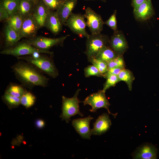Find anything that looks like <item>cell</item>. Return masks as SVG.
Masks as SVG:
<instances>
[{
  "mask_svg": "<svg viewBox=\"0 0 159 159\" xmlns=\"http://www.w3.org/2000/svg\"><path fill=\"white\" fill-rule=\"evenodd\" d=\"M134 158L155 159L157 158V150L153 145L147 144L139 148L134 154Z\"/></svg>",
  "mask_w": 159,
  "mask_h": 159,
  "instance_id": "obj_18",
  "label": "cell"
},
{
  "mask_svg": "<svg viewBox=\"0 0 159 159\" xmlns=\"http://www.w3.org/2000/svg\"><path fill=\"white\" fill-rule=\"evenodd\" d=\"M40 28L32 14L25 18L23 20L20 32L21 39H27L36 37L38 30Z\"/></svg>",
  "mask_w": 159,
  "mask_h": 159,
  "instance_id": "obj_10",
  "label": "cell"
},
{
  "mask_svg": "<svg viewBox=\"0 0 159 159\" xmlns=\"http://www.w3.org/2000/svg\"><path fill=\"white\" fill-rule=\"evenodd\" d=\"M107 64L109 69L115 67L125 68V62L122 56H118Z\"/></svg>",
  "mask_w": 159,
  "mask_h": 159,
  "instance_id": "obj_31",
  "label": "cell"
},
{
  "mask_svg": "<svg viewBox=\"0 0 159 159\" xmlns=\"http://www.w3.org/2000/svg\"><path fill=\"white\" fill-rule=\"evenodd\" d=\"M50 10L42 0H38L35 4L32 14L40 28L44 27Z\"/></svg>",
  "mask_w": 159,
  "mask_h": 159,
  "instance_id": "obj_16",
  "label": "cell"
},
{
  "mask_svg": "<svg viewBox=\"0 0 159 159\" xmlns=\"http://www.w3.org/2000/svg\"><path fill=\"white\" fill-rule=\"evenodd\" d=\"M36 100L34 95L27 91L20 98V104L28 108L34 105Z\"/></svg>",
  "mask_w": 159,
  "mask_h": 159,
  "instance_id": "obj_27",
  "label": "cell"
},
{
  "mask_svg": "<svg viewBox=\"0 0 159 159\" xmlns=\"http://www.w3.org/2000/svg\"><path fill=\"white\" fill-rule=\"evenodd\" d=\"M82 102L84 105H89L92 107V109L90 110L91 112H95L97 109L104 108L107 110L109 114L112 115L114 117H115L117 115V114H112L110 111L109 107L110 104L106 97L105 93L102 90H99L97 92L90 95Z\"/></svg>",
  "mask_w": 159,
  "mask_h": 159,
  "instance_id": "obj_7",
  "label": "cell"
},
{
  "mask_svg": "<svg viewBox=\"0 0 159 159\" xmlns=\"http://www.w3.org/2000/svg\"><path fill=\"white\" fill-rule=\"evenodd\" d=\"M80 90V89H78L74 96L71 98L62 96V112L60 117L62 120H65L67 123L71 120V117L77 114L81 117L83 116L80 111L79 104L81 101L78 98Z\"/></svg>",
  "mask_w": 159,
  "mask_h": 159,
  "instance_id": "obj_3",
  "label": "cell"
},
{
  "mask_svg": "<svg viewBox=\"0 0 159 159\" xmlns=\"http://www.w3.org/2000/svg\"><path fill=\"white\" fill-rule=\"evenodd\" d=\"M27 91L26 88L21 84L10 82L6 88L5 92L20 98Z\"/></svg>",
  "mask_w": 159,
  "mask_h": 159,
  "instance_id": "obj_22",
  "label": "cell"
},
{
  "mask_svg": "<svg viewBox=\"0 0 159 159\" xmlns=\"http://www.w3.org/2000/svg\"><path fill=\"white\" fill-rule=\"evenodd\" d=\"M134 16L138 21L146 20L154 14L151 0H146L136 8L133 9Z\"/></svg>",
  "mask_w": 159,
  "mask_h": 159,
  "instance_id": "obj_13",
  "label": "cell"
},
{
  "mask_svg": "<svg viewBox=\"0 0 159 159\" xmlns=\"http://www.w3.org/2000/svg\"><path fill=\"white\" fill-rule=\"evenodd\" d=\"M86 0V1H94V0H100V1H101L102 2H105L106 1V0Z\"/></svg>",
  "mask_w": 159,
  "mask_h": 159,
  "instance_id": "obj_39",
  "label": "cell"
},
{
  "mask_svg": "<svg viewBox=\"0 0 159 159\" xmlns=\"http://www.w3.org/2000/svg\"><path fill=\"white\" fill-rule=\"evenodd\" d=\"M62 26L56 11H50L46 19L44 27H46L54 35H56L62 31Z\"/></svg>",
  "mask_w": 159,
  "mask_h": 159,
  "instance_id": "obj_17",
  "label": "cell"
},
{
  "mask_svg": "<svg viewBox=\"0 0 159 159\" xmlns=\"http://www.w3.org/2000/svg\"><path fill=\"white\" fill-rule=\"evenodd\" d=\"M1 99L10 109L17 107L20 104V98L13 96L6 92L2 96Z\"/></svg>",
  "mask_w": 159,
  "mask_h": 159,
  "instance_id": "obj_26",
  "label": "cell"
},
{
  "mask_svg": "<svg viewBox=\"0 0 159 159\" xmlns=\"http://www.w3.org/2000/svg\"><path fill=\"white\" fill-rule=\"evenodd\" d=\"M88 61L97 68L103 76L108 70L107 63L104 61L94 57L89 59Z\"/></svg>",
  "mask_w": 159,
  "mask_h": 159,
  "instance_id": "obj_28",
  "label": "cell"
},
{
  "mask_svg": "<svg viewBox=\"0 0 159 159\" xmlns=\"http://www.w3.org/2000/svg\"><path fill=\"white\" fill-rule=\"evenodd\" d=\"M77 3V0H67L62 3L56 11L58 17L62 26L72 13Z\"/></svg>",
  "mask_w": 159,
  "mask_h": 159,
  "instance_id": "obj_15",
  "label": "cell"
},
{
  "mask_svg": "<svg viewBox=\"0 0 159 159\" xmlns=\"http://www.w3.org/2000/svg\"><path fill=\"white\" fill-rule=\"evenodd\" d=\"M146 0H132V4L133 9L136 8Z\"/></svg>",
  "mask_w": 159,
  "mask_h": 159,
  "instance_id": "obj_36",
  "label": "cell"
},
{
  "mask_svg": "<svg viewBox=\"0 0 159 159\" xmlns=\"http://www.w3.org/2000/svg\"><path fill=\"white\" fill-rule=\"evenodd\" d=\"M86 39V50L84 53L88 60L94 57L101 48L107 45L109 40L107 35L101 33L91 34Z\"/></svg>",
  "mask_w": 159,
  "mask_h": 159,
  "instance_id": "obj_4",
  "label": "cell"
},
{
  "mask_svg": "<svg viewBox=\"0 0 159 159\" xmlns=\"http://www.w3.org/2000/svg\"><path fill=\"white\" fill-rule=\"evenodd\" d=\"M24 19L20 14L17 12L9 16L6 21L9 26L19 34Z\"/></svg>",
  "mask_w": 159,
  "mask_h": 159,
  "instance_id": "obj_23",
  "label": "cell"
},
{
  "mask_svg": "<svg viewBox=\"0 0 159 159\" xmlns=\"http://www.w3.org/2000/svg\"><path fill=\"white\" fill-rule=\"evenodd\" d=\"M84 14L72 13L67 20L64 25L74 33L87 38L90 34L86 30L87 26Z\"/></svg>",
  "mask_w": 159,
  "mask_h": 159,
  "instance_id": "obj_8",
  "label": "cell"
},
{
  "mask_svg": "<svg viewBox=\"0 0 159 159\" xmlns=\"http://www.w3.org/2000/svg\"><path fill=\"white\" fill-rule=\"evenodd\" d=\"M32 2L34 3L35 4H36L38 1V0H30Z\"/></svg>",
  "mask_w": 159,
  "mask_h": 159,
  "instance_id": "obj_38",
  "label": "cell"
},
{
  "mask_svg": "<svg viewBox=\"0 0 159 159\" xmlns=\"http://www.w3.org/2000/svg\"><path fill=\"white\" fill-rule=\"evenodd\" d=\"M9 17L6 10L1 5H0V21H6Z\"/></svg>",
  "mask_w": 159,
  "mask_h": 159,
  "instance_id": "obj_35",
  "label": "cell"
},
{
  "mask_svg": "<svg viewBox=\"0 0 159 159\" xmlns=\"http://www.w3.org/2000/svg\"><path fill=\"white\" fill-rule=\"evenodd\" d=\"M47 54L36 52L31 55L16 57L28 62L35 66L42 73L55 78L59 75L58 69L53 58Z\"/></svg>",
  "mask_w": 159,
  "mask_h": 159,
  "instance_id": "obj_2",
  "label": "cell"
},
{
  "mask_svg": "<svg viewBox=\"0 0 159 159\" xmlns=\"http://www.w3.org/2000/svg\"><path fill=\"white\" fill-rule=\"evenodd\" d=\"M111 122L108 114L104 113L100 116L93 124L91 129L92 134L101 135L109 130L111 125Z\"/></svg>",
  "mask_w": 159,
  "mask_h": 159,
  "instance_id": "obj_14",
  "label": "cell"
},
{
  "mask_svg": "<svg viewBox=\"0 0 159 159\" xmlns=\"http://www.w3.org/2000/svg\"><path fill=\"white\" fill-rule=\"evenodd\" d=\"M84 15L87 19V26L89 28L91 34L100 33L104 24L101 15L89 7L85 9Z\"/></svg>",
  "mask_w": 159,
  "mask_h": 159,
  "instance_id": "obj_9",
  "label": "cell"
},
{
  "mask_svg": "<svg viewBox=\"0 0 159 159\" xmlns=\"http://www.w3.org/2000/svg\"><path fill=\"white\" fill-rule=\"evenodd\" d=\"M16 79L26 88L32 90L36 86L46 87L49 78L32 64L21 60L11 67Z\"/></svg>",
  "mask_w": 159,
  "mask_h": 159,
  "instance_id": "obj_1",
  "label": "cell"
},
{
  "mask_svg": "<svg viewBox=\"0 0 159 159\" xmlns=\"http://www.w3.org/2000/svg\"><path fill=\"white\" fill-rule=\"evenodd\" d=\"M36 52L52 55L53 52L41 50L30 45L25 41L18 42L14 46L8 48L3 49L0 53L1 54L11 55L16 58L23 56L30 55Z\"/></svg>",
  "mask_w": 159,
  "mask_h": 159,
  "instance_id": "obj_5",
  "label": "cell"
},
{
  "mask_svg": "<svg viewBox=\"0 0 159 159\" xmlns=\"http://www.w3.org/2000/svg\"><path fill=\"white\" fill-rule=\"evenodd\" d=\"M84 75L86 77L91 76L103 77V75L99 69L94 65H90L86 67L84 69Z\"/></svg>",
  "mask_w": 159,
  "mask_h": 159,
  "instance_id": "obj_30",
  "label": "cell"
},
{
  "mask_svg": "<svg viewBox=\"0 0 159 159\" xmlns=\"http://www.w3.org/2000/svg\"><path fill=\"white\" fill-rule=\"evenodd\" d=\"M116 13L117 11L115 10L109 19L106 21H104V24L109 26L114 32L118 30L116 17Z\"/></svg>",
  "mask_w": 159,
  "mask_h": 159,
  "instance_id": "obj_32",
  "label": "cell"
},
{
  "mask_svg": "<svg viewBox=\"0 0 159 159\" xmlns=\"http://www.w3.org/2000/svg\"><path fill=\"white\" fill-rule=\"evenodd\" d=\"M20 0H2L0 5L8 12L9 16L18 12Z\"/></svg>",
  "mask_w": 159,
  "mask_h": 159,
  "instance_id": "obj_25",
  "label": "cell"
},
{
  "mask_svg": "<svg viewBox=\"0 0 159 159\" xmlns=\"http://www.w3.org/2000/svg\"><path fill=\"white\" fill-rule=\"evenodd\" d=\"M36 125L38 127L41 128L43 127L44 125V123L43 120H39L37 121Z\"/></svg>",
  "mask_w": 159,
  "mask_h": 159,
  "instance_id": "obj_37",
  "label": "cell"
},
{
  "mask_svg": "<svg viewBox=\"0 0 159 159\" xmlns=\"http://www.w3.org/2000/svg\"><path fill=\"white\" fill-rule=\"evenodd\" d=\"M62 3H63L67 0H59Z\"/></svg>",
  "mask_w": 159,
  "mask_h": 159,
  "instance_id": "obj_40",
  "label": "cell"
},
{
  "mask_svg": "<svg viewBox=\"0 0 159 159\" xmlns=\"http://www.w3.org/2000/svg\"><path fill=\"white\" fill-rule=\"evenodd\" d=\"M69 35L57 38H50L42 36H36L28 39L25 41L39 49L49 51L52 47L57 45L62 46L64 41Z\"/></svg>",
  "mask_w": 159,
  "mask_h": 159,
  "instance_id": "obj_6",
  "label": "cell"
},
{
  "mask_svg": "<svg viewBox=\"0 0 159 159\" xmlns=\"http://www.w3.org/2000/svg\"><path fill=\"white\" fill-rule=\"evenodd\" d=\"M93 118L89 115L85 118L74 119L72 121V126L82 138L90 139L92 134L90 124L91 121Z\"/></svg>",
  "mask_w": 159,
  "mask_h": 159,
  "instance_id": "obj_12",
  "label": "cell"
},
{
  "mask_svg": "<svg viewBox=\"0 0 159 159\" xmlns=\"http://www.w3.org/2000/svg\"><path fill=\"white\" fill-rule=\"evenodd\" d=\"M35 4L30 0H20L18 13L24 19L32 14Z\"/></svg>",
  "mask_w": 159,
  "mask_h": 159,
  "instance_id": "obj_21",
  "label": "cell"
},
{
  "mask_svg": "<svg viewBox=\"0 0 159 159\" xmlns=\"http://www.w3.org/2000/svg\"><path fill=\"white\" fill-rule=\"evenodd\" d=\"M42 0L51 11H56L62 3L59 0Z\"/></svg>",
  "mask_w": 159,
  "mask_h": 159,
  "instance_id": "obj_33",
  "label": "cell"
},
{
  "mask_svg": "<svg viewBox=\"0 0 159 159\" xmlns=\"http://www.w3.org/2000/svg\"><path fill=\"white\" fill-rule=\"evenodd\" d=\"M118 56L110 46L106 45L101 48L94 58L107 63Z\"/></svg>",
  "mask_w": 159,
  "mask_h": 159,
  "instance_id": "obj_20",
  "label": "cell"
},
{
  "mask_svg": "<svg viewBox=\"0 0 159 159\" xmlns=\"http://www.w3.org/2000/svg\"><path fill=\"white\" fill-rule=\"evenodd\" d=\"M4 49L11 47L21 39L19 34L8 24L4 29Z\"/></svg>",
  "mask_w": 159,
  "mask_h": 159,
  "instance_id": "obj_19",
  "label": "cell"
},
{
  "mask_svg": "<svg viewBox=\"0 0 159 159\" xmlns=\"http://www.w3.org/2000/svg\"><path fill=\"white\" fill-rule=\"evenodd\" d=\"M119 81H124L127 85L129 90L131 91L132 84L135 78L133 73L129 69H124L118 75Z\"/></svg>",
  "mask_w": 159,
  "mask_h": 159,
  "instance_id": "obj_24",
  "label": "cell"
},
{
  "mask_svg": "<svg viewBox=\"0 0 159 159\" xmlns=\"http://www.w3.org/2000/svg\"><path fill=\"white\" fill-rule=\"evenodd\" d=\"M125 68L115 67L108 69L107 72L103 75V77L106 78L108 76L110 75H118L120 71Z\"/></svg>",
  "mask_w": 159,
  "mask_h": 159,
  "instance_id": "obj_34",
  "label": "cell"
},
{
  "mask_svg": "<svg viewBox=\"0 0 159 159\" xmlns=\"http://www.w3.org/2000/svg\"><path fill=\"white\" fill-rule=\"evenodd\" d=\"M107 80L103 85L102 91L105 93L110 87L115 86L116 84L119 82L117 75H110L106 78Z\"/></svg>",
  "mask_w": 159,
  "mask_h": 159,
  "instance_id": "obj_29",
  "label": "cell"
},
{
  "mask_svg": "<svg viewBox=\"0 0 159 159\" xmlns=\"http://www.w3.org/2000/svg\"><path fill=\"white\" fill-rule=\"evenodd\" d=\"M110 47L118 56H122L128 48L127 41L123 34L118 30L114 32L109 39Z\"/></svg>",
  "mask_w": 159,
  "mask_h": 159,
  "instance_id": "obj_11",
  "label": "cell"
}]
</instances>
